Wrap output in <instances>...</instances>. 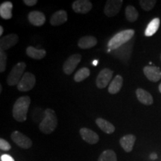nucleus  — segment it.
Instances as JSON below:
<instances>
[{
    "label": "nucleus",
    "mask_w": 161,
    "mask_h": 161,
    "mask_svg": "<svg viewBox=\"0 0 161 161\" xmlns=\"http://www.w3.org/2000/svg\"><path fill=\"white\" fill-rule=\"evenodd\" d=\"M72 10L78 14H85L91 11L92 4L89 0H76L72 5Z\"/></svg>",
    "instance_id": "obj_10"
},
{
    "label": "nucleus",
    "mask_w": 161,
    "mask_h": 161,
    "mask_svg": "<svg viewBox=\"0 0 161 161\" xmlns=\"http://www.w3.org/2000/svg\"><path fill=\"white\" fill-rule=\"evenodd\" d=\"M36 83L35 75L31 72H25L22 79L17 84V89L20 92H27L33 89Z\"/></svg>",
    "instance_id": "obj_5"
},
{
    "label": "nucleus",
    "mask_w": 161,
    "mask_h": 161,
    "mask_svg": "<svg viewBox=\"0 0 161 161\" xmlns=\"http://www.w3.org/2000/svg\"><path fill=\"white\" fill-rule=\"evenodd\" d=\"M160 58H161V55H160Z\"/></svg>",
    "instance_id": "obj_37"
},
{
    "label": "nucleus",
    "mask_w": 161,
    "mask_h": 161,
    "mask_svg": "<svg viewBox=\"0 0 161 161\" xmlns=\"http://www.w3.org/2000/svg\"><path fill=\"white\" fill-rule=\"evenodd\" d=\"M1 161H14V160L8 154H3L1 156Z\"/></svg>",
    "instance_id": "obj_30"
},
{
    "label": "nucleus",
    "mask_w": 161,
    "mask_h": 161,
    "mask_svg": "<svg viewBox=\"0 0 161 161\" xmlns=\"http://www.w3.org/2000/svg\"><path fill=\"white\" fill-rule=\"evenodd\" d=\"M97 44V39L93 36H84L80 37L78 42V47L83 49L92 48Z\"/></svg>",
    "instance_id": "obj_18"
},
{
    "label": "nucleus",
    "mask_w": 161,
    "mask_h": 161,
    "mask_svg": "<svg viewBox=\"0 0 161 161\" xmlns=\"http://www.w3.org/2000/svg\"><path fill=\"white\" fill-rule=\"evenodd\" d=\"M136 141V136L133 134H127L122 136L119 140L120 146L126 152L129 153L133 150L134 143Z\"/></svg>",
    "instance_id": "obj_16"
},
{
    "label": "nucleus",
    "mask_w": 161,
    "mask_h": 161,
    "mask_svg": "<svg viewBox=\"0 0 161 161\" xmlns=\"http://www.w3.org/2000/svg\"><path fill=\"white\" fill-rule=\"evenodd\" d=\"M136 95L139 102L145 105H151L154 102V99H153L152 96L151 95L150 92L142 89V88H138L136 90Z\"/></svg>",
    "instance_id": "obj_17"
},
{
    "label": "nucleus",
    "mask_w": 161,
    "mask_h": 161,
    "mask_svg": "<svg viewBox=\"0 0 161 161\" xmlns=\"http://www.w3.org/2000/svg\"><path fill=\"white\" fill-rule=\"evenodd\" d=\"M160 20L159 18L153 19L147 25L146 31H145V35L146 37H152V35H154L158 31L159 27H160Z\"/></svg>",
    "instance_id": "obj_23"
},
{
    "label": "nucleus",
    "mask_w": 161,
    "mask_h": 161,
    "mask_svg": "<svg viewBox=\"0 0 161 161\" xmlns=\"http://www.w3.org/2000/svg\"><path fill=\"white\" fill-rule=\"evenodd\" d=\"M26 68V64L24 62H19L14 66L7 78V84L9 86H15L19 84L23 78Z\"/></svg>",
    "instance_id": "obj_4"
},
{
    "label": "nucleus",
    "mask_w": 161,
    "mask_h": 161,
    "mask_svg": "<svg viewBox=\"0 0 161 161\" xmlns=\"http://www.w3.org/2000/svg\"><path fill=\"white\" fill-rule=\"evenodd\" d=\"M2 90H3V87H2V85H0V92H2Z\"/></svg>",
    "instance_id": "obj_36"
},
{
    "label": "nucleus",
    "mask_w": 161,
    "mask_h": 161,
    "mask_svg": "<svg viewBox=\"0 0 161 161\" xmlns=\"http://www.w3.org/2000/svg\"><path fill=\"white\" fill-rule=\"evenodd\" d=\"M11 148V145H10L7 141L4 140L3 138L0 139V149L2 151H5V152H7V151H9Z\"/></svg>",
    "instance_id": "obj_29"
},
{
    "label": "nucleus",
    "mask_w": 161,
    "mask_h": 161,
    "mask_svg": "<svg viewBox=\"0 0 161 161\" xmlns=\"http://www.w3.org/2000/svg\"><path fill=\"white\" fill-rule=\"evenodd\" d=\"M135 31L134 29H126L116 34L108 43V51L116 50L121 46L129 42L134 37Z\"/></svg>",
    "instance_id": "obj_2"
},
{
    "label": "nucleus",
    "mask_w": 161,
    "mask_h": 161,
    "mask_svg": "<svg viewBox=\"0 0 161 161\" xmlns=\"http://www.w3.org/2000/svg\"><path fill=\"white\" fill-rule=\"evenodd\" d=\"M23 3L28 6H34L37 3V0H24Z\"/></svg>",
    "instance_id": "obj_31"
},
{
    "label": "nucleus",
    "mask_w": 161,
    "mask_h": 161,
    "mask_svg": "<svg viewBox=\"0 0 161 161\" xmlns=\"http://www.w3.org/2000/svg\"><path fill=\"white\" fill-rule=\"evenodd\" d=\"M31 98L29 96H21L16 101L13 106V117L19 122H25L27 119V113L29 110Z\"/></svg>",
    "instance_id": "obj_1"
},
{
    "label": "nucleus",
    "mask_w": 161,
    "mask_h": 161,
    "mask_svg": "<svg viewBox=\"0 0 161 161\" xmlns=\"http://www.w3.org/2000/svg\"><path fill=\"white\" fill-rule=\"evenodd\" d=\"M11 140L20 148L23 149H29L32 146V141L29 137L23 134V133L15 130L11 134Z\"/></svg>",
    "instance_id": "obj_6"
},
{
    "label": "nucleus",
    "mask_w": 161,
    "mask_h": 161,
    "mask_svg": "<svg viewBox=\"0 0 161 161\" xmlns=\"http://www.w3.org/2000/svg\"><path fill=\"white\" fill-rule=\"evenodd\" d=\"M96 123L98 125V128H99L102 131L106 133V134H110L115 131V127H114V125L110 123L108 121L104 119H96Z\"/></svg>",
    "instance_id": "obj_19"
},
{
    "label": "nucleus",
    "mask_w": 161,
    "mask_h": 161,
    "mask_svg": "<svg viewBox=\"0 0 161 161\" xmlns=\"http://www.w3.org/2000/svg\"><path fill=\"white\" fill-rule=\"evenodd\" d=\"M19 41V37L15 34L4 36L0 40V51H4L9 49L10 48L14 46Z\"/></svg>",
    "instance_id": "obj_11"
},
{
    "label": "nucleus",
    "mask_w": 161,
    "mask_h": 161,
    "mask_svg": "<svg viewBox=\"0 0 161 161\" xmlns=\"http://www.w3.org/2000/svg\"><path fill=\"white\" fill-rule=\"evenodd\" d=\"M98 60H93V61H92V64H93L94 66H96L98 64Z\"/></svg>",
    "instance_id": "obj_34"
},
{
    "label": "nucleus",
    "mask_w": 161,
    "mask_h": 161,
    "mask_svg": "<svg viewBox=\"0 0 161 161\" xmlns=\"http://www.w3.org/2000/svg\"><path fill=\"white\" fill-rule=\"evenodd\" d=\"M150 158L152 159V160H156V159L158 158V155H157V154H155V153H152V154H151Z\"/></svg>",
    "instance_id": "obj_32"
},
{
    "label": "nucleus",
    "mask_w": 161,
    "mask_h": 161,
    "mask_svg": "<svg viewBox=\"0 0 161 161\" xmlns=\"http://www.w3.org/2000/svg\"><path fill=\"white\" fill-rule=\"evenodd\" d=\"M29 23L35 26H41L46 23V17L43 13L38 11H31L28 15Z\"/></svg>",
    "instance_id": "obj_14"
},
{
    "label": "nucleus",
    "mask_w": 161,
    "mask_h": 161,
    "mask_svg": "<svg viewBox=\"0 0 161 161\" xmlns=\"http://www.w3.org/2000/svg\"><path fill=\"white\" fill-rule=\"evenodd\" d=\"M114 72L108 68H104L101 71L96 78V84L98 88L103 89L108 85L109 82L111 80Z\"/></svg>",
    "instance_id": "obj_9"
},
{
    "label": "nucleus",
    "mask_w": 161,
    "mask_h": 161,
    "mask_svg": "<svg viewBox=\"0 0 161 161\" xmlns=\"http://www.w3.org/2000/svg\"><path fill=\"white\" fill-rule=\"evenodd\" d=\"M67 13L64 10H60L54 13L50 18L49 23L52 25L58 26L65 23L67 21Z\"/></svg>",
    "instance_id": "obj_15"
},
{
    "label": "nucleus",
    "mask_w": 161,
    "mask_h": 161,
    "mask_svg": "<svg viewBox=\"0 0 161 161\" xmlns=\"http://www.w3.org/2000/svg\"><path fill=\"white\" fill-rule=\"evenodd\" d=\"M80 60H81V55L80 54H74V55H70L64 62L63 65L64 73L66 75H71L75 69V68L77 67Z\"/></svg>",
    "instance_id": "obj_7"
},
{
    "label": "nucleus",
    "mask_w": 161,
    "mask_h": 161,
    "mask_svg": "<svg viewBox=\"0 0 161 161\" xmlns=\"http://www.w3.org/2000/svg\"><path fill=\"white\" fill-rule=\"evenodd\" d=\"M13 4L11 2H4L0 5V17L4 19H10L12 17Z\"/></svg>",
    "instance_id": "obj_21"
},
{
    "label": "nucleus",
    "mask_w": 161,
    "mask_h": 161,
    "mask_svg": "<svg viewBox=\"0 0 161 161\" xmlns=\"http://www.w3.org/2000/svg\"><path fill=\"white\" fill-rule=\"evenodd\" d=\"M156 3V0H141V1H140L141 8L146 11H151L154 7Z\"/></svg>",
    "instance_id": "obj_27"
},
{
    "label": "nucleus",
    "mask_w": 161,
    "mask_h": 161,
    "mask_svg": "<svg viewBox=\"0 0 161 161\" xmlns=\"http://www.w3.org/2000/svg\"><path fill=\"white\" fill-rule=\"evenodd\" d=\"M26 55L35 60L43 59L46 55L45 49H37L33 46H29L26 49Z\"/></svg>",
    "instance_id": "obj_22"
},
{
    "label": "nucleus",
    "mask_w": 161,
    "mask_h": 161,
    "mask_svg": "<svg viewBox=\"0 0 161 161\" xmlns=\"http://www.w3.org/2000/svg\"><path fill=\"white\" fill-rule=\"evenodd\" d=\"M98 161H117V158L114 151L106 150L101 154Z\"/></svg>",
    "instance_id": "obj_26"
},
{
    "label": "nucleus",
    "mask_w": 161,
    "mask_h": 161,
    "mask_svg": "<svg viewBox=\"0 0 161 161\" xmlns=\"http://www.w3.org/2000/svg\"><path fill=\"white\" fill-rule=\"evenodd\" d=\"M58 125V119L55 111L50 108L45 110V116L39 124V129L45 134H50Z\"/></svg>",
    "instance_id": "obj_3"
},
{
    "label": "nucleus",
    "mask_w": 161,
    "mask_h": 161,
    "mask_svg": "<svg viewBox=\"0 0 161 161\" xmlns=\"http://www.w3.org/2000/svg\"><path fill=\"white\" fill-rule=\"evenodd\" d=\"M7 64V55L4 51H0V72H5Z\"/></svg>",
    "instance_id": "obj_28"
},
{
    "label": "nucleus",
    "mask_w": 161,
    "mask_h": 161,
    "mask_svg": "<svg viewBox=\"0 0 161 161\" xmlns=\"http://www.w3.org/2000/svg\"><path fill=\"white\" fill-rule=\"evenodd\" d=\"M80 134L85 142L89 144H96L99 140V136L95 131L86 128H82L80 129Z\"/></svg>",
    "instance_id": "obj_13"
},
{
    "label": "nucleus",
    "mask_w": 161,
    "mask_h": 161,
    "mask_svg": "<svg viewBox=\"0 0 161 161\" xmlns=\"http://www.w3.org/2000/svg\"><path fill=\"white\" fill-rule=\"evenodd\" d=\"M90 75V71L88 68L83 67L79 70H78L74 76V80L75 82H80L85 80L86 78H88Z\"/></svg>",
    "instance_id": "obj_25"
},
{
    "label": "nucleus",
    "mask_w": 161,
    "mask_h": 161,
    "mask_svg": "<svg viewBox=\"0 0 161 161\" xmlns=\"http://www.w3.org/2000/svg\"><path fill=\"white\" fill-rule=\"evenodd\" d=\"M139 13L134 6L128 5L125 8V17L128 21L133 23L138 19Z\"/></svg>",
    "instance_id": "obj_24"
},
{
    "label": "nucleus",
    "mask_w": 161,
    "mask_h": 161,
    "mask_svg": "<svg viewBox=\"0 0 161 161\" xmlns=\"http://www.w3.org/2000/svg\"><path fill=\"white\" fill-rule=\"evenodd\" d=\"M159 91H160V92L161 93V83L160 84V85H159Z\"/></svg>",
    "instance_id": "obj_35"
},
{
    "label": "nucleus",
    "mask_w": 161,
    "mask_h": 161,
    "mask_svg": "<svg viewBox=\"0 0 161 161\" xmlns=\"http://www.w3.org/2000/svg\"><path fill=\"white\" fill-rule=\"evenodd\" d=\"M144 75L152 82H157L161 79V70L155 66H146L143 68Z\"/></svg>",
    "instance_id": "obj_12"
},
{
    "label": "nucleus",
    "mask_w": 161,
    "mask_h": 161,
    "mask_svg": "<svg viewBox=\"0 0 161 161\" xmlns=\"http://www.w3.org/2000/svg\"><path fill=\"white\" fill-rule=\"evenodd\" d=\"M3 31H4V29H3V26H0V36H3Z\"/></svg>",
    "instance_id": "obj_33"
},
{
    "label": "nucleus",
    "mask_w": 161,
    "mask_h": 161,
    "mask_svg": "<svg viewBox=\"0 0 161 161\" xmlns=\"http://www.w3.org/2000/svg\"><path fill=\"white\" fill-rule=\"evenodd\" d=\"M122 3V0H108L104 8V14L108 17L116 16L119 12Z\"/></svg>",
    "instance_id": "obj_8"
},
{
    "label": "nucleus",
    "mask_w": 161,
    "mask_h": 161,
    "mask_svg": "<svg viewBox=\"0 0 161 161\" xmlns=\"http://www.w3.org/2000/svg\"><path fill=\"white\" fill-rule=\"evenodd\" d=\"M122 84H123V78L119 75H117L114 80L110 82L108 86V92L110 94H116L122 89Z\"/></svg>",
    "instance_id": "obj_20"
}]
</instances>
